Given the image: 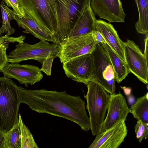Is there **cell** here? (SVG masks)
Returning <instances> with one entry per match:
<instances>
[{"label": "cell", "mask_w": 148, "mask_h": 148, "mask_svg": "<svg viewBox=\"0 0 148 148\" xmlns=\"http://www.w3.org/2000/svg\"><path fill=\"white\" fill-rule=\"evenodd\" d=\"M145 38L144 40L145 42V49L144 53V55L145 56L147 60L148 61V34L145 35Z\"/></svg>", "instance_id": "f1b7e54d"}, {"label": "cell", "mask_w": 148, "mask_h": 148, "mask_svg": "<svg viewBox=\"0 0 148 148\" xmlns=\"http://www.w3.org/2000/svg\"><path fill=\"white\" fill-rule=\"evenodd\" d=\"M107 110L100 132H104L121 121H125L128 114L130 113L125 97L120 92L110 95Z\"/></svg>", "instance_id": "7c38bea8"}, {"label": "cell", "mask_w": 148, "mask_h": 148, "mask_svg": "<svg viewBox=\"0 0 148 148\" xmlns=\"http://www.w3.org/2000/svg\"><path fill=\"white\" fill-rule=\"evenodd\" d=\"M92 53L94 63L93 76L92 81L99 84L110 95L115 93L116 75L102 44H97Z\"/></svg>", "instance_id": "8992f818"}, {"label": "cell", "mask_w": 148, "mask_h": 148, "mask_svg": "<svg viewBox=\"0 0 148 148\" xmlns=\"http://www.w3.org/2000/svg\"><path fill=\"white\" fill-rule=\"evenodd\" d=\"M109 58L116 76V81L120 83L130 73L125 63L107 43H102Z\"/></svg>", "instance_id": "ac0fdd59"}, {"label": "cell", "mask_w": 148, "mask_h": 148, "mask_svg": "<svg viewBox=\"0 0 148 148\" xmlns=\"http://www.w3.org/2000/svg\"><path fill=\"white\" fill-rule=\"evenodd\" d=\"M136 138L139 142L141 143L144 138L147 139L148 136V124L144 123L140 120H137L134 126Z\"/></svg>", "instance_id": "d4e9b609"}, {"label": "cell", "mask_w": 148, "mask_h": 148, "mask_svg": "<svg viewBox=\"0 0 148 148\" xmlns=\"http://www.w3.org/2000/svg\"><path fill=\"white\" fill-rule=\"evenodd\" d=\"M2 18V24L0 28V34H3L4 32L6 34L10 36L14 33V29L10 25V21L14 19L16 12L14 10L9 9L5 4L3 1L0 5Z\"/></svg>", "instance_id": "7402d4cb"}, {"label": "cell", "mask_w": 148, "mask_h": 148, "mask_svg": "<svg viewBox=\"0 0 148 148\" xmlns=\"http://www.w3.org/2000/svg\"><path fill=\"white\" fill-rule=\"evenodd\" d=\"M17 87L10 78L0 77V131L4 134L18 123L21 103Z\"/></svg>", "instance_id": "3957f363"}, {"label": "cell", "mask_w": 148, "mask_h": 148, "mask_svg": "<svg viewBox=\"0 0 148 148\" xmlns=\"http://www.w3.org/2000/svg\"><path fill=\"white\" fill-rule=\"evenodd\" d=\"M96 20L90 4L74 26L68 40L92 34L96 30Z\"/></svg>", "instance_id": "e0dca14e"}, {"label": "cell", "mask_w": 148, "mask_h": 148, "mask_svg": "<svg viewBox=\"0 0 148 148\" xmlns=\"http://www.w3.org/2000/svg\"><path fill=\"white\" fill-rule=\"evenodd\" d=\"M16 48L7 55L8 62L11 63L19 62L29 60H35L41 64L49 56H57L60 45L47 41L41 40L34 45L24 42L18 43Z\"/></svg>", "instance_id": "5b68a950"}, {"label": "cell", "mask_w": 148, "mask_h": 148, "mask_svg": "<svg viewBox=\"0 0 148 148\" xmlns=\"http://www.w3.org/2000/svg\"><path fill=\"white\" fill-rule=\"evenodd\" d=\"M4 140V134L0 131V148H3V146Z\"/></svg>", "instance_id": "4dcf8cb0"}, {"label": "cell", "mask_w": 148, "mask_h": 148, "mask_svg": "<svg viewBox=\"0 0 148 148\" xmlns=\"http://www.w3.org/2000/svg\"><path fill=\"white\" fill-rule=\"evenodd\" d=\"M138 8L139 18L135 26L138 33L148 34V0H134Z\"/></svg>", "instance_id": "d6986e66"}, {"label": "cell", "mask_w": 148, "mask_h": 148, "mask_svg": "<svg viewBox=\"0 0 148 148\" xmlns=\"http://www.w3.org/2000/svg\"><path fill=\"white\" fill-rule=\"evenodd\" d=\"M123 90L125 94L127 96H128L131 95L132 89L129 87L125 86H120Z\"/></svg>", "instance_id": "f546056e"}, {"label": "cell", "mask_w": 148, "mask_h": 148, "mask_svg": "<svg viewBox=\"0 0 148 148\" xmlns=\"http://www.w3.org/2000/svg\"><path fill=\"white\" fill-rule=\"evenodd\" d=\"M125 121L122 120L96 137L89 148H117L123 142L127 133Z\"/></svg>", "instance_id": "4fadbf2b"}, {"label": "cell", "mask_w": 148, "mask_h": 148, "mask_svg": "<svg viewBox=\"0 0 148 148\" xmlns=\"http://www.w3.org/2000/svg\"><path fill=\"white\" fill-rule=\"evenodd\" d=\"M57 57L56 55H51L49 56L42 64L40 69L41 72H43L48 76L51 75V70L53 60Z\"/></svg>", "instance_id": "484cf974"}, {"label": "cell", "mask_w": 148, "mask_h": 148, "mask_svg": "<svg viewBox=\"0 0 148 148\" xmlns=\"http://www.w3.org/2000/svg\"><path fill=\"white\" fill-rule=\"evenodd\" d=\"M17 0L22 11L41 21L54 36L57 27L54 0Z\"/></svg>", "instance_id": "52a82bcc"}, {"label": "cell", "mask_w": 148, "mask_h": 148, "mask_svg": "<svg viewBox=\"0 0 148 148\" xmlns=\"http://www.w3.org/2000/svg\"><path fill=\"white\" fill-rule=\"evenodd\" d=\"M92 34L97 44L106 43L102 34L96 30Z\"/></svg>", "instance_id": "83f0119b"}, {"label": "cell", "mask_w": 148, "mask_h": 148, "mask_svg": "<svg viewBox=\"0 0 148 148\" xmlns=\"http://www.w3.org/2000/svg\"><path fill=\"white\" fill-rule=\"evenodd\" d=\"M97 44L92 34L69 39L60 45L57 57L63 63L76 57L92 53Z\"/></svg>", "instance_id": "30bf717a"}, {"label": "cell", "mask_w": 148, "mask_h": 148, "mask_svg": "<svg viewBox=\"0 0 148 148\" xmlns=\"http://www.w3.org/2000/svg\"><path fill=\"white\" fill-rule=\"evenodd\" d=\"M24 14L22 18L16 15L14 19L18 27L24 29L23 32L30 34L40 40L53 42V34L52 32L40 25L27 14Z\"/></svg>", "instance_id": "2e32d148"}, {"label": "cell", "mask_w": 148, "mask_h": 148, "mask_svg": "<svg viewBox=\"0 0 148 148\" xmlns=\"http://www.w3.org/2000/svg\"><path fill=\"white\" fill-rule=\"evenodd\" d=\"M25 37L22 35L18 37L10 36L7 34L0 36V72L8 63L6 51L10 43L24 42Z\"/></svg>", "instance_id": "44dd1931"}, {"label": "cell", "mask_w": 148, "mask_h": 148, "mask_svg": "<svg viewBox=\"0 0 148 148\" xmlns=\"http://www.w3.org/2000/svg\"><path fill=\"white\" fill-rule=\"evenodd\" d=\"M3 148H21L20 130L18 123L4 134Z\"/></svg>", "instance_id": "603a6c76"}, {"label": "cell", "mask_w": 148, "mask_h": 148, "mask_svg": "<svg viewBox=\"0 0 148 148\" xmlns=\"http://www.w3.org/2000/svg\"><path fill=\"white\" fill-rule=\"evenodd\" d=\"M126 64L132 73L143 83H148V61L138 47L132 40L123 42Z\"/></svg>", "instance_id": "9c48e42d"}, {"label": "cell", "mask_w": 148, "mask_h": 148, "mask_svg": "<svg viewBox=\"0 0 148 148\" xmlns=\"http://www.w3.org/2000/svg\"><path fill=\"white\" fill-rule=\"evenodd\" d=\"M17 91L21 103L32 110L71 121L86 132L90 130L85 103L80 96L68 94L66 91L28 90L21 86L17 87Z\"/></svg>", "instance_id": "6da1fadb"}, {"label": "cell", "mask_w": 148, "mask_h": 148, "mask_svg": "<svg viewBox=\"0 0 148 148\" xmlns=\"http://www.w3.org/2000/svg\"><path fill=\"white\" fill-rule=\"evenodd\" d=\"M91 0H54L57 27L53 36L54 44L61 45L80 18Z\"/></svg>", "instance_id": "7a4b0ae2"}, {"label": "cell", "mask_w": 148, "mask_h": 148, "mask_svg": "<svg viewBox=\"0 0 148 148\" xmlns=\"http://www.w3.org/2000/svg\"><path fill=\"white\" fill-rule=\"evenodd\" d=\"M95 28L102 34L106 43L126 63L123 42L119 38L113 26L103 20L97 19Z\"/></svg>", "instance_id": "9a60e30c"}, {"label": "cell", "mask_w": 148, "mask_h": 148, "mask_svg": "<svg viewBox=\"0 0 148 148\" xmlns=\"http://www.w3.org/2000/svg\"><path fill=\"white\" fill-rule=\"evenodd\" d=\"M90 5L95 15L110 23L125 21L126 14L121 0H91Z\"/></svg>", "instance_id": "5bb4252c"}, {"label": "cell", "mask_w": 148, "mask_h": 148, "mask_svg": "<svg viewBox=\"0 0 148 148\" xmlns=\"http://www.w3.org/2000/svg\"><path fill=\"white\" fill-rule=\"evenodd\" d=\"M2 73L4 76L14 79L27 87L28 84L33 85L39 82L43 77L40 69L38 67L18 63H8L3 68Z\"/></svg>", "instance_id": "8fae6325"}, {"label": "cell", "mask_w": 148, "mask_h": 148, "mask_svg": "<svg viewBox=\"0 0 148 148\" xmlns=\"http://www.w3.org/2000/svg\"><path fill=\"white\" fill-rule=\"evenodd\" d=\"M3 1L7 6L12 7L13 9L18 17L22 18L24 16V13L19 7L17 0H3Z\"/></svg>", "instance_id": "4316f807"}, {"label": "cell", "mask_w": 148, "mask_h": 148, "mask_svg": "<svg viewBox=\"0 0 148 148\" xmlns=\"http://www.w3.org/2000/svg\"><path fill=\"white\" fill-rule=\"evenodd\" d=\"M130 113L137 120L148 124V93L138 98L130 108Z\"/></svg>", "instance_id": "ffe728a7"}, {"label": "cell", "mask_w": 148, "mask_h": 148, "mask_svg": "<svg viewBox=\"0 0 148 148\" xmlns=\"http://www.w3.org/2000/svg\"><path fill=\"white\" fill-rule=\"evenodd\" d=\"M18 124L19 126L21 139V148H38L33 136L28 128L25 126L19 114Z\"/></svg>", "instance_id": "cb8c5ba5"}, {"label": "cell", "mask_w": 148, "mask_h": 148, "mask_svg": "<svg viewBox=\"0 0 148 148\" xmlns=\"http://www.w3.org/2000/svg\"><path fill=\"white\" fill-rule=\"evenodd\" d=\"M87 94L85 97L89 115L90 130L93 136L100 132L101 125L105 119L110 95L101 85L93 81L86 85Z\"/></svg>", "instance_id": "277c9868"}, {"label": "cell", "mask_w": 148, "mask_h": 148, "mask_svg": "<svg viewBox=\"0 0 148 148\" xmlns=\"http://www.w3.org/2000/svg\"><path fill=\"white\" fill-rule=\"evenodd\" d=\"M128 103L130 104H133L135 102V99L132 96L130 95L128 96Z\"/></svg>", "instance_id": "1f68e13d"}, {"label": "cell", "mask_w": 148, "mask_h": 148, "mask_svg": "<svg viewBox=\"0 0 148 148\" xmlns=\"http://www.w3.org/2000/svg\"><path fill=\"white\" fill-rule=\"evenodd\" d=\"M62 63L65 73L68 78L86 85L92 81L94 63L92 53L76 57Z\"/></svg>", "instance_id": "ba28073f"}]
</instances>
